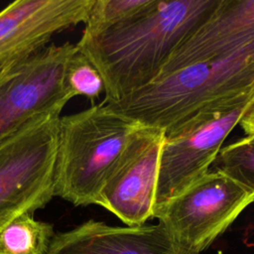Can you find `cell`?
Returning a JSON list of instances; mask_svg holds the SVG:
<instances>
[{
	"mask_svg": "<svg viewBox=\"0 0 254 254\" xmlns=\"http://www.w3.org/2000/svg\"><path fill=\"white\" fill-rule=\"evenodd\" d=\"M220 0H152L133 18L105 30L82 31L75 44L100 73L114 103L152 82L177 47Z\"/></svg>",
	"mask_w": 254,
	"mask_h": 254,
	"instance_id": "cell-1",
	"label": "cell"
},
{
	"mask_svg": "<svg viewBox=\"0 0 254 254\" xmlns=\"http://www.w3.org/2000/svg\"><path fill=\"white\" fill-rule=\"evenodd\" d=\"M253 92L254 47L160 74L121 100L105 104L143 126L168 134L199 113L251 97Z\"/></svg>",
	"mask_w": 254,
	"mask_h": 254,
	"instance_id": "cell-2",
	"label": "cell"
},
{
	"mask_svg": "<svg viewBox=\"0 0 254 254\" xmlns=\"http://www.w3.org/2000/svg\"><path fill=\"white\" fill-rule=\"evenodd\" d=\"M141 126L105 103L60 117L55 195L76 206L99 205L116 162Z\"/></svg>",
	"mask_w": 254,
	"mask_h": 254,
	"instance_id": "cell-3",
	"label": "cell"
},
{
	"mask_svg": "<svg viewBox=\"0 0 254 254\" xmlns=\"http://www.w3.org/2000/svg\"><path fill=\"white\" fill-rule=\"evenodd\" d=\"M59 113L40 115L0 146V233L55 196Z\"/></svg>",
	"mask_w": 254,
	"mask_h": 254,
	"instance_id": "cell-4",
	"label": "cell"
},
{
	"mask_svg": "<svg viewBox=\"0 0 254 254\" xmlns=\"http://www.w3.org/2000/svg\"><path fill=\"white\" fill-rule=\"evenodd\" d=\"M254 202V191L218 172H208L158 204L154 216L183 254H200Z\"/></svg>",
	"mask_w": 254,
	"mask_h": 254,
	"instance_id": "cell-5",
	"label": "cell"
},
{
	"mask_svg": "<svg viewBox=\"0 0 254 254\" xmlns=\"http://www.w3.org/2000/svg\"><path fill=\"white\" fill-rule=\"evenodd\" d=\"M252 100L253 96L199 113L165 134L155 206L179 194L209 172L224 140L239 124Z\"/></svg>",
	"mask_w": 254,
	"mask_h": 254,
	"instance_id": "cell-6",
	"label": "cell"
},
{
	"mask_svg": "<svg viewBox=\"0 0 254 254\" xmlns=\"http://www.w3.org/2000/svg\"><path fill=\"white\" fill-rule=\"evenodd\" d=\"M75 44L47 46L28 58L0 86V146L32 119L59 113L72 98L64 84Z\"/></svg>",
	"mask_w": 254,
	"mask_h": 254,
	"instance_id": "cell-7",
	"label": "cell"
},
{
	"mask_svg": "<svg viewBox=\"0 0 254 254\" xmlns=\"http://www.w3.org/2000/svg\"><path fill=\"white\" fill-rule=\"evenodd\" d=\"M165 131L141 126L130 138L102 190L99 206L127 226L153 218L159 161Z\"/></svg>",
	"mask_w": 254,
	"mask_h": 254,
	"instance_id": "cell-8",
	"label": "cell"
},
{
	"mask_svg": "<svg viewBox=\"0 0 254 254\" xmlns=\"http://www.w3.org/2000/svg\"><path fill=\"white\" fill-rule=\"evenodd\" d=\"M95 0H18L0 11V63L28 59L58 33L86 23Z\"/></svg>",
	"mask_w": 254,
	"mask_h": 254,
	"instance_id": "cell-9",
	"label": "cell"
},
{
	"mask_svg": "<svg viewBox=\"0 0 254 254\" xmlns=\"http://www.w3.org/2000/svg\"><path fill=\"white\" fill-rule=\"evenodd\" d=\"M253 47L254 0H220L213 12L177 47L160 74L229 58Z\"/></svg>",
	"mask_w": 254,
	"mask_h": 254,
	"instance_id": "cell-10",
	"label": "cell"
},
{
	"mask_svg": "<svg viewBox=\"0 0 254 254\" xmlns=\"http://www.w3.org/2000/svg\"><path fill=\"white\" fill-rule=\"evenodd\" d=\"M47 254H183L160 224L113 226L89 219L54 235Z\"/></svg>",
	"mask_w": 254,
	"mask_h": 254,
	"instance_id": "cell-11",
	"label": "cell"
},
{
	"mask_svg": "<svg viewBox=\"0 0 254 254\" xmlns=\"http://www.w3.org/2000/svg\"><path fill=\"white\" fill-rule=\"evenodd\" d=\"M55 235L51 223L25 213L0 233V254H47Z\"/></svg>",
	"mask_w": 254,
	"mask_h": 254,
	"instance_id": "cell-12",
	"label": "cell"
},
{
	"mask_svg": "<svg viewBox=\"0 0 254 254\" xmlns=\"http://www.w3.org/2000/svg\"><path fill=\"white\" fill-rule=\"evenodd\" d=\"M212 166L214 171L254 191V136H245L222 147Z\"/></svg>",
	"mask_w": 254,
	"mask_h": 254,
	"instance_id": "cell-13",
	"label": "cell"
},
{
	"mask_svg": "<svg viewBox=\"0 0 254 254\" xmlns=\"http://www.w3.org/2000/svg\"><path fill=\"white\" fill-rule=\"evenodd\" d=\"M152 0H95L83 32L95 33L123 23L144 10Z\"/></svg>",
	"mask_w": 254,
	"mask_h": 254,
	"instance_id": "cell-14",
	"label": "cell"
},
{
	"mask_svg": "<svg viewBox=\"0 0 254 254\" xmlns=\"http://www.w3.org/2000/svg\"><path fill=\"white\" fill-rule=\"evenodd\" d=\"M64 84L72 98L84 96L91 102L104 91V84L100 73L78 50L67 64L64 73Z\"/></svg>",
	"mask_w": 254,
	"mask_h": 254,
	"instance_id": "cell-15",
	"label": "cell"
},
{
	"mask_svg": "<svg viewBox=\"0 0 254 254\" xmlns=\"http://www.w3.org/2000/svg\"><path fill=\"white\" fill-rule=\"evenodd\" d=\"M27 59H18L0 63V86L12 77Z\"/></svg>",
	"mask_w": 254,
	"mask_h": 254,
	"instance_id": "cell-16",
	"label": "cell"
},
{
	"mask_svg": "<svg viewBox=\"0 0 254 254\" xmlns=\"http://www.w3.org/2000/svg\"><path fill=\"white\" fill-rule=\"evenodd\" d=\"M238 125L241 126L246 136H254V103H251L248 110L240 119Z\"/></svg>",
	"mask_w": 254,
	"mask_h": 254,
	"instance_id": "cell-17",
	"label": "cell"
},
{
	"mask_svg": "<svg viewBox=\"0 0 254 254\" xmlns=\"http://www.w3.org/2000/svg\"><path fill=\"white\" fill-rule=\"evenodd\" d=\"M252 103H254V92H253V100H252Z\"/></svg>",
	"mask_w": 254,
	"mask_h": 254,
	"instance_id": "cell-18",
	"label": "cell"
}]
</instances>
